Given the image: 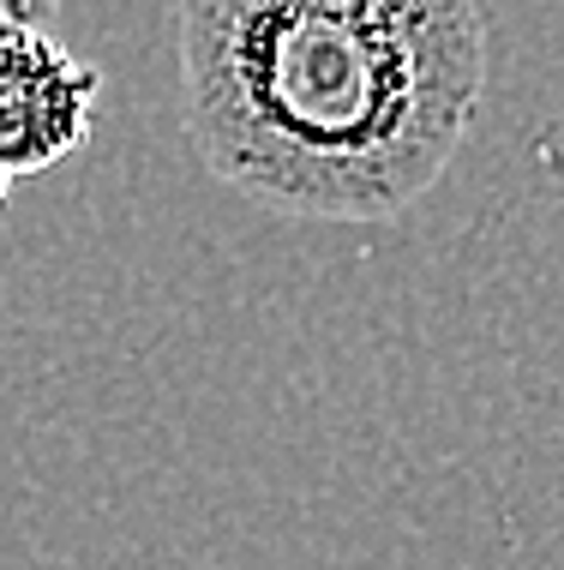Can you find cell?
I'll return each mask as SVG.
<instances>
[{
    "label": "cell",
    "instance_id": "obj_4",
    "mask_svg": "<svg viewBox=\"0 0 564 570\" xmlns=\"http://www.w3.org/2000/svg\"><path fill=\"white\" fill-rule=\"evenodd\" d=\"M7 198H12V168L0 163V210H7Z\"/></svg>",
    "mask_w": 564,
    "mask_h": 570
},
{
    "label": "cell",
    "instance_id": "obj_1",
    "mask_svg": "<svg viewBox=\"0 0 564 570\" xmlns=\"http://www.w3.org/2000/svg\"><path fill=\"white\" fill-rule=\"evenodd\" d=\"M180 127L240 198L390 223L438 187L486 97L481 0H175Z\"/></svg>",
    "mask_w": 564,
    "mask_h": 570
},
{
    "label": "cell",
    "instance_id": "obj_3",
    "mask_svg": "<svg viewBox=\"0 0 564 570\" xmlns=\"http://www.w3.org/2000/svg\"><path fill=\"white\" fill-rule=\"evenodd\" d=\"M60 12V0H0V19H19V24H49Z\"/></svg>",
    "mask_w": 564,
    "mask_h": 570
},
{
    "label": "cell",
    "instance_id": "obj_2",
    "mask_svg": "<svg viewBox=\"0 0 564 570\" xmlns=\"http://www.w3.org/2000/svg\"><path fill=\"white\" fill-rule=\"evenodd\" d=\"M102 102V72L60 49L49 24L0 19V163L12 180L79 157Z\"/></svg>",
    "mask_w": 564,
    "mask_h": 570
}]
</instances>
